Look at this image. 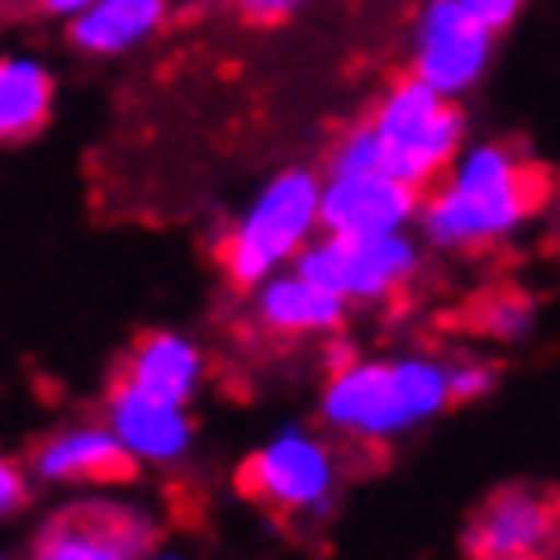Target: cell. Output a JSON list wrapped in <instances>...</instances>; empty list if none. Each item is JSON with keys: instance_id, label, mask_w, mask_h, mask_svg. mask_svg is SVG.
Here are the masks:
<instances>
[{"instance_id": "6da1fadb", "label": "cell", "mask_w": 560, "mask_h": 560, "mask_svg": "<svg viewBox=\"0 0 560 560\" xmlns=\"http://www.w3.org/2000/svg\"><path fill=\"white\" fill-rule=\"evenodd\" d=\"M541 205L537 176L517 152L503 143H475L456 158V166L432 186L418 209V233L438 252H485L513 237Z\"/></svg>"}, {"instance_id": "7a4b0ae2", "label": "cell", "mask_w": 560, "mask_h": 560, "mask_svg": "<svg viewBox=\"0 0 560 560\" xmlns=\"http://www.w3.org/2000/svg\"><path fill=\"white\" fill-rule=\"evenodd\" d=\"M456 409L452 361L442 357H361L332 371L318 418L357 442H395Z\"/></svg>"}, {"instance_id": "3957f363", "label": "cell", "mask_w": 560, "mask_h": 560, "mask_svg": "<svg viewBox=\"0 0 560 560\" xmlns=\"http://www.w3.org/2000/svg\"><path fill=\"white\" fill-rule=\"evenodd\" d=\"M318 229H324V176L310 166L276 172L219 237V271L229 290L252 295L261 280L285 271V261H295Z\"/></svg>"}, {"instance_id": "277c9868", "label": "cell", "mask_w": 560, "mask_h": 560, "mask_svg": "<svg viewBox=\"0 0 560 560\" xmlns=\"http://www.w3.org/2000/svg\"><path fill=\"white\" fill-rule=\"evenodd\" d=\"M371 129L385 148L389 176L409 180L423 195L466 152V109L456 105V95H442L413 72L385 86L371 109Z\"/></svg>"}, {"instance_id": "5b68a950", "label": "cell", "mask_w": 560, "mask_h": 560, "mask_svg": "<svg viewBox=\"0 0 560 560\" xmlns=\"http://www.w3.org/2000/svg\"><path fill=\"white\" fill-rule=\"evenodd\" d=\"M237 489L280 517H324L338 494V456L310 428L290 423L243 460Z\"/></svg>"}, {"instance_id": "8992f818", "label": "cell", "mask_w": 560, "mask_h": 560, "mask_svg": "<svg viewBox=\"0 0 560 560\" xmlns=\"http://www.w3.org/2000/svg\"><path fill=\"white\" fill-rule=\"evenodd\" d=\"M295 271H304L318 285L338 290L352 304H381L395 300L418 271V243L404 233H324L300 252Z\"/></svg>"}, {"instance_id": "52a82bcc", "label": "cell", "mask_w": 560, "mask_h": 560, "mask_svg": "<svg viewBox=\"0 0 560 560\" xmlns=\"http://www.w3.org/2000/svg\"><path fill=\"white\" fill-rule=\"evenodd\" d=\"M158 537V517L138 503L77 499L44 523L30 541V560H148Z\"/></svg>"}, {"instance_id": "ba28073f", "label": "cell", "mask_w": 560, "mask_h": 560, "mask_svg": "<svg viewBox=\"0 0 560 560\" xmlns=\"http://www.w3.org/2000/svg\"><path fill=\"white\" fill-rule=\"evenodd\" d=\"M494 30H485L460 0H428L413 24V58L409 72L423 77L442 95H466L480 86L489 58H494Z\"/></svg>"}, {"instance_id": "9c48e42d", "label": "cell", "mask_w": 560, "mask_h": 560, "mask_svg": "<svg viewBox=\"0 0 560 560\" xmlns=\"http://www.w3.org/2000/svg\"><path fill=\"white\" fill-rule=\"evenodd\" d=\"M24 466H30V475L38 485H52V489H72V485L115 489V485H133L138 470H143L109 423L52 428L48 438H38L30 446Z\"/></svg>"}, {"instance_id": "30bf717a", "label": "cell", "mask_w": 560, "mask_h": 560, "mask_svg": "<svg viewBox=\"0 0 560 560\" xmlns=\"http://www.w3.org/2000/svg\"><path fill=\"white\" fill-rule=\"evenodd\" d=\"M105 423L119 432V442L133 452L138 466H176L195 446V423L186 404H172L152 389L133 385L129 375H115L105 389Z\"/></svg>"}, {"instance_id": "8fae6325", "label": "cell", "mask_w": 560, "mask_h": 560, "mask_svg": "<svg viewBox=\"0 0 560 560\" xmlns=\"http://www.w3.org/2000/svg\"><path fill=\"white\" fill-rule=\"evenodd\" d=\"M418 209L423 190L389 172L324 176V233H404Z\"/></svg>"}, {"instance_id": "7c38bea8", "label": "cell", "mask_w": 560, "mask_h": 560, "mask_svg": "<svg viewBox=\"0 0 560 560\" xmlns=\"http://www.w3.org/2000/svg\"><path fill=\"white\" fill-rule=\"evenodd\" d=\"M252 314L266 332H280V338H338L352 304L290 266L252 290Z\"/></svg>"}, {"instance_id": "4fadbf2b", "label": "cell", "mask_w": 560, "mask_h": 560, "mask_svg": "<svg viewBox=\"0 0 560 560\" xmlns=\"http://www.w3.org/2000/svg\"><path fill=\"white\" fill-rule=\"evenodd\" d=\"M556 532V509L527 489H503L475 513L466 532L470 560H541Z\"/></svg>"}, {"instance_id": "5bb4252c", "label": "cell", "mask_w": 560, "mask_h": 560, "mask_svg": "<svg viewBox=\"0 0 560 560\" xmlns=\"http://www.w3.org/2000/svg\"><path fill=\"white\" fill-rule=\"evenodd\" d=\"M172 15V0H95L77 20H67V44L86 58H124L143 48Z\"/></svg>"}, {"instance_id": "9a60e30c", "label": "cell", "mask_w": 560, "mask_h": 560, "mask_svg": "<svg viewBox=\"0 0 560 560\" xmlns=\"http://www.w3.org/2000/svg\"><path fill=\"white\" fill-rule=\"evenodd\" d=\"M119 375H129L133 385H143L152 395L190 409V399L200 395V385H205V352L186 332H143Z\"/></svg>"}, {"instance_id": "2e32d148", "label": "cell", "mask_w": 560, "mask_h": 560, "mask_svg": "<svg viewBox=\"0 0 560 560\" xmlns=\"http://www.w3.org/2000/svg\"><path fill=\"white\" fill-rule=\"evenodd\" d=\"M52 101H58V81L30 52H10L0 62V138L10 148L30 143V138L52 119Z\"/></svg>"}, {"instance_id": "e0dca14e", "label": "cell", "mask_w": 560, "mask_h": 560, "mask_svg": "<svg viewBox=\"0 0 560 560\" xmlns=\"http://www.w3.org/2000/svg\"><path fill=\"white\" fill-rule=\"evenodd\" d=\"M532 318H537V304L523 290H503V295H485L475 304V328L485 332V338H499V342H513L523 338L532 328Z\"/></svg>"}, {"instance_id": "ac0fdd59", "label": "cell", "mask_w": 560, "mask_h": 560, "mask_svg": "<svg viewBox=\"0 0 560 560\" xmlns=\"http://www.w3.org/2000/svg\"><path fill=\"white\" fill-rule=\"evenodd\" d=\"M494 385H499V366H494V361H480V357H456V361H452V395H456V409H460V404L485 399Z\"/></svg>"}, {"instance_id": "d6986e66", "label": "cell", "mask_w": 560, "mask_h": 560, "mask_svg": "<svg viewBox=\"0 0 560 560\" xmlns=\"http://www.w3.org/2000/svg\"><path fill=\"white\" fill-rule=\"evenodd\" d=\"M34 475H30V466L24 460H15L10 456L5 466H0V513L5 517H20V509L30 503V494H34Z\"/></svg>"}, {"instance_id": "ffe728a7", "label": "cell", "mask_w": 560, "mask_h": 560, "mask_svg": "<svg viewBox=\"0 0 560 560\" xmlns=\"http://www.w3.org/2000/svg\"><path fill=\"white\" fill-rule=\"evenodd\" d=\"M460 5H466L470 15L480 20L485 30H494V34H503L517 15H523V0H460Z\"/></svg>"}, {"instance_id": "44dd1931", "label": "cell", "mask_w": 560, "mask_h": 560, "mask_svg": "<svg viewBox=\"0 0 560 560\" xmlns=\"http://www.w3.org/2000/svg\"><path fill=\"white\" fill-rule=\"evenodd\" d=\"M300 5H304V0H233V10L247 24H280V20L295 15Z\"/></svg>"}, {"instance_id": "7402d4cb", "label": "cell", "mask_w": 560, "mask_h": 560, "mask_svg": "<svg viewBox=\"0 0 560 560\" xmlns=\"http://www.w3.org/2000/svg\"><path fill=\"white\" fill-rule=\"evenodd\" d=\"M95 0H30V15H44V20H77L81 10H91Z\"/></svg>"}, {"instance_id": "603a6c76", "label": "cell", "mask_w": 560, "mask_h": 560, "mask_svg": "<svg viewBox=\"0 0 560 560\" xmlns=\"http://www.w3.org/2000/svg\"><path fill=\"white\" fill-rule=\"evenodd\" d=\"M148 560H186V556H176V551H152Z\"/></svg>"}]
</instances>
